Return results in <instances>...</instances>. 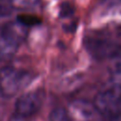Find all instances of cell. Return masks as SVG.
<instances>
[{"label":"cell","instance_id":"obj_10","mask_svg":"<svg viewBox=\"0 0 121 121\" xmlns=\"http://www.w3.org/2000/svg\"><path fill=\"white\" fill-rule=\"evenodd\" d=\"M39 0H11L10 5L17 9H31L37 7Z\"/></svg>","mask_w":121,"mask_h":121},{"label":"cell","instance_id":"obj_12","mask_svg":"<svg viewBox=\"0 0 121 121\" xmlns=\"http://www.w3.org/2000/svg\"><path fill=\"white\" fill-rule=\"evenodd\" d=\"M9 14H10V9L4 4H0V17L7 16Z\"/></svg>","mask_w":121,"mask_h":121},{"label":"cell","instance_id":"obj_13","mask_svg":"<svg viewBox=\"0 0 121 121\" xmlns=\"http://www.w3.org/2000/svg\"><path fill=\"white\" fill-rule=\"evenodd\" d=\"M29 118L28 117H24V116H21L19 114H16L14 113L13 115H11L9 119V121H29L28 120Z\"/></svg>","mask_w":121,"mask_h":121},{"label":"cell","instance_id":"obj_7","mask_svg":"<svg viewBox=\"0 0 121 121\" xmlns=\"http://www.w3.org/2000/svg\"><path fill=\"white\" fill-rule=\"evenodd\" d=\"M111 82L121 87V54L117 56L116 60L111 70Z\"/></svg>","mask_w":121,"mask_h":121},{"label":"cell","instance_id":"obj_9","mask_svg":"<svg viewBox=\"0 0 121 121\" xmlns=\"http://www.w3.org/2000/svg\"><path fill=\"white\" fill-rule=\"evenodd\" d=\"M16 20L26 27L35 26L41 23V19L32 14H19Z\"/></svg>","mask_w":121,"mask_h":121},{"label":"cell","instance_id":"obj_14","mask_svg":"<svg viewBox=\"0 0 121 121\" xmlns=\"http://www.w3.org/2000/svg\"><path fill=\"white\" fill-rule=\"evenodd\" d=\"M10 1H11V0H0V4H4V5H6V4H8V3L10 4Z\"/></svg>","mask_w":121,"mask_h":121},{"label":"cell","instance_id":"obj_3","mask_svg":"<svg viewBox=\"0 0 121 121\" xmlns=\"http://www.w3.org/2000/svg\"><path fill=\"white\" fill-rule=\"evenodd\" d=\"M94 105L104 117L114 119L121 116V87L111 82L96 94Z\"/></svg>","mask_w":121,"mask_h":121},{"label":"cell","instance_id":"obj_5","mask_svg":"<svg viewBox=\"0 0 121 121\" xmlns=\"http://www.w3.org/2000/svg\"><path fill=\"white\" fill-rule=\"evenodd\" d=\"M45 99V92L39 88L21 95L15 102V112L24 117L30 118L42 108Z\"/></svg>","mask_w":121,"mask_h":121},{"label":"cell","instance_id":"obj_4","mask_svg":"<svg viewBox=\"0 0 121 121\" xmlns=\"http://www.w3.org/2000/svg\"><path fill=\"white\" fill-rule=\"evenodd\" d=\"M89 54L97 60L117 57L121 54V43L110 34H92L84 40Z\"/></svg>","mask_w":121,"mask_h":121},{"label":"cell","instance_id":"obj_1","mask_svg":"<svg viewBox=\"0 0 121 121\" xmlns=\"http://www.w3.org/2000/svg\"><path fill=\"white\" fill-rule=\"evenodd\" d=\"M26 28L17 20L2 27L0 30V60L7 61L12 59L26 36Z\"/></svg>","mask_w":121,"mask_h":121},{"label":"cell","instance_id":"obj_11","mask_svg":"<svg viewBox=\"0 0 121 121\" xmlns=\"http://www.w3.org/2000/svg\"><path fill=\"white\" fill-rule=\"evenodd\" d=\"M74 13V7L70 3H62L60 7V16L61 18L70 17Z\"/></svg>","mask_w":121,"mask_h":121},{"label":"cell","instance_id":"obj_2","mask_svg":"<svg viewBox=\"0 0 121 121\" xmlns=\"http://www.w3.org/2000/svg\"><path fill=\"white\" fill-rule=\"evenodd\" d=\"M32 80L30 72L11 65L0 69V93L6 97H12L25 89Z\"/></svg>","mask_w":121,"mask_h":121},{"label":"cell","instance_id":"obj_15","mask_svg":"<svg viewBox=\"0 0 121 121\" xmlns=\"http://www.w3.org/2000/svg\"><path fill=\"white\" fill-rule=\"evenodd\" d=\"M119 37H120V42H121V30H120V33H119Z\"/></svg>","mask_w":121,"mask_h":121},{"label":"cell","instance_id":"obj_6","mask_svg":"<svg viewBox=\"0 0 121 121\" xmlns=\"http://www.w3.org/2000/svg\"><path fill=\"white\" fill-rule=\"evenodd\" d=\"M96 109L94 103L85 99H76L72 101L68 107L70 118L77 121H90L95 116Z\"/></svg>","mask_w":121,"mask_h":121},{"label":"cell","instance_id":"obj_8","mask_svg":"<svg viewBox=\"0 0 121 121\" xmlns=\"http://www.w3.org/2000/svg\"><path fill=\"white\" fill-rule=\"evenodd\" d=\"M49 121H71V118L67 110L61 107H57L51 111Z\"/></svg>","mask_w":121,"mask_h":121}]
</instances>
